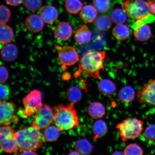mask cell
Masks as SVG:
<instances>
[{"mask_svg": "<svg viewBox=\"0 0 155 155\" xmlns=\"http://www.w3.org/2000/svg\"><path fill=\"white\" fill-rule=\"evenodd\" d=\"M104 51H90L83 54L79 64L77 76L81 73L85 76L99 79L100 72L104 69V61L105 57Z\"/></svg>", "mask_w": 155, "mask_h": 155, "instance_id": "obj_1", "label": "cell"}, {"mask_svg": "<svg viewBox=\"0 0 155 155\" xmlns=\"http://www.w3.org/2000/svg\"><path fill=\"white\" fill-rule=\"evenodd\" d=\"M73 104L67 105L59 104L52 108L54 121L60 131L76 129L80 125Z\"/></svg>", "mask_w": 155, "mask_h": 155, "instance_id": "obj_2", "label": "cell"}, {"mask_svg": "<svg viewBox=\"0 0 155 155\" xmlns=\"http://www.w3.org/2000/svg\"><path fill=\"white\" fill-rule=\"evenodd\" d=\"M19 150L36 151L44 142L43 134L33 127H25L15 133Z\"/></svg>", "mask_w": 155, "mask_h": 155, "instance_id": "obj_3", "label": "cell"}, {"mask_svg": "<svg viewBox=\"0 0 155 155\" xmlns=\"http://www.w3.org/2000/svg\"><path fill=\"white\" fill-rule=\"evenodd\" d=\"M144 122L136 118H127L116 127L121 140L124 142L140 137L143 130Z\"/></svg>", "mask_w": 155, "mask_h": 155, "instance_id": "obj_4", "label": "cell"}, {"mask_svg": "<svg viewBox=\"0 0 155 155\" xmlns=\"http://www.w3.org/2000/svg\"><path fill=\"white\" fill-rule=\"evenodd\" d=\"M152 1L145 0H126L122 5V8L130 18L134 22L153 14Z\"/></svg>", "mask_w": 155, "mask_h": 155, "instance_id": "obj_5", "label": "cell"}, {"mask_svg": "<svg viewBox=\"0 0 155 155\" xmlns=\"http://www.w3.org/2000/svg\"><path fill=\"white\" fill-rule=\"evenodd\" d=\"M0 145L5 152L18 154L19 149L15 137L14 130L8 126L1 127L0 129Z\"/></svg>", "mask_w": 155, "mask_h": 155, "instance_id": "obj_6", "label": "cell"}, {"mask_svg": "<svg viewBox=\"0 0 155 155\" xmlns=\"http://www.w3.org/2000/svg\"><path fill=\"white\" fill-rule=\"evenodd\" d=\"M42 94L38 90L30 92L23 99L24 111L27 117L33 115L39 110L42 106Z\"/></svg>", "mask_w": 155, "mask_h": 155, "instance_id": "obj_7", "label": "cell"}, {"mask_svg": "<svg viewBox=\"0 0 155 155\" xmlns=\"http://www.w3.org/2000/svg\"><path fill=\"white\" fill-rule=\"evenodd\" d=\"M53 121V109L45 104L36 113L32 121V126L38 130L45 129Z\"/></svg>", "mask_w": 155, "mask_h": 155, "instance_id": "obj_8", "label": "cell"}, {"mask_svg": "<svg viewBox=\"0 0 155 155\" xmlns=\"http://www.w3.org/2000/svg\"><path fill=\"white\" fill-rule=\"evenodd\" d=\"M15 104L12 102L1 101L0 104V124L5 126H8L11 123L15 124L18 121L15 115Z\"/></svg>", "mask_w": 155, "mask_h": 155, "instance_id": "obj_9", "label": "cell"}, {"mask_svg": "<svg viewBox=\"0 0 155 155\" xmlns=\"http://www.w3.org/2000/svg\"><path fill=\"white\" fill-rule=\"evenodd\" d=\"M137 96L140 103L155 106V80L149 81L137 92Z\"/></svg>", "mask_w": 155, "mask_h": 155, "instance_id": "obj_10", "label": "cell"}, {"mask_svg": "<svg viewBox=\"0 0 155 155\" xmlns=\"http://www.w3.org/2000/svg\"><path fill=\"white\" fill-rule=\"evenodd\" d=\"M58 58L63 67L73 65L79 61V58L76 49L71 46H63L58 53Z\"/></svg>", "mask_w": 155, "mask_h": 155, "instance_id": "obj_11", "label": "cell"}, {"mask_svg": "<svg viewBox=\"0 0 155 155\" xmlns=\"http://www.w3.org/2000/svg\"><path fill=\"white\" fill-rule=\"evenodd\" d=\"M54 33L57 40L61 41H66L72 36L73 28L68 23L61 22L55 27Z\"/></svg>", "mask_w": 155, "mask_h": 155, "instance_id": "obj_12", "label": "cell"}, {"mask_svg": "<svg viewBox=\"0 0 155 155\" xmlns=\"http://www.w3.org/2000/svg\"><path fill=\"white\" fill-rule=\"evenodd\" d=\"M25 26L29 32L37 33L43 29L44 22L40 15L32 14L29 15L25 21Z\"/></svg>", "mask_w": 155, "mask_h": 155, "instance_id": "obj_13", "label": "cell"}, {"mask_svg": "<svg viewBox=\"0 0 155 155\" xmlns=\"http://www.w3.org/2000/svg\"><path fill=\"white\" fill-rule=\"evenodd\" d=\"M40 15L44 23L51 24L58 19L59 13L57 9L53 6L46 5L41 9Z\"/></svg>", "mask_w": 155, "mask_h": 155, "instance_id": "obj_14", "label": "cell"}, {"mask_svg": "<svg viewBox=\"0 0 155 155\" xmlns=\"http://www.w3.org/2000/svg\"><path fill=\"white\" fill-rule=\"evenodd\" d=\"M74 37L77 44L79 45H83L90 41L92 33L86 25L82 24L75 30Z\"/></svg>", "mask_w": 155, "mask_h": 155, "instance_id": "obj_15", "label": "cell"}, {"mask_svg": "<svg viewBox=\"0 0 155 155\" xmlns=\"http://www.w3.org/2000/svg\"><path fill=\"white\" fill-rule=\"evenodd\" d=\"M18 55L17 46L13 44H8L3 46L1 50V56L3 61L11 62L15 61Z\"/></svg>", "mask_w": 155, "mask_h": 155, "instance_id": "obj_16", "label": "cell"}, {"mask_svg": "<svg viewBox=\"0 0 155 155\" xmlns=\"http://www.w3.org/2000/svg\"><path fill=\"white\" fill-rule=\"evenodd\" d=\"M89 115L93 119H101L105 115L106 109L102 104L99 102H94L90 104L88 108Z\"/></svg>", "mask_w": 155, "mask_h": 155, "instance_id": "obj_17", "label": "cell"}, {"mask_svg": "<svg viewBox=\"0 0 155 155\" xmlns=\"http://www.w3.org/2000/svg\"><path fill=\"white\" fill-rule=\"evenodd\" d=\"M118 97L120 101L123 103L130 104L133 101L135 98V91L132 87L125 86L119 91Z\"/></svg>", "mask_w": 155, "mask_h": 155, "instance_id": "obj_18", "label": "cell"}, {"mask_svg": "<svg viewBox=\"0 0 155 155\" xmlns=\"http://www.w3.org/2000/svg\"><path fill=\"white\" fill-rule=\"evenodd\" d=\"M98 89L101 94L107 97L112 96L115 94L116 90L115 84L108 79L100 81L98 85Z\"/></svg>", "mask_w": 155, "mask_h": 155, "instance_id": "obj_19", "label": "cell"}, {"mask_svg": "<svg viewBox=\"0 0 155 155\" xmlns=\"http://www.w3.org/2000/svg\"><path fill=\"white\" fill-rule=\"evenodd\" d=\"M112 34L116 40L119 41H124L128 38L130 35V30L127 25L118 24L114 27Z\"/></svg>", "mask_w": 155, "mask_h": 155, "instance_id": "obj_20", "label": "cell"}, {"mask_svg": "<svg viewBox=\"0 0 155 155\" xmlns=\"http://www.w3.org/2000/svg\"><path fill=\"white\" fill-rule=\"evenodd\" d=\"M97 11L94 6L86 5L83 7L80 12L81 19L85 22L91 23L97 18Z\"/></svg>", "mask_w": 155, "mask_h": 155, "instance_id": "obj_21", "label": "cell"}, {"mask_svg": "<svg viewBox=\"0 0 155 155\" xmlns=\"http://www.w3.org/2000/svg\"><path fill=\"white\" fill-rule=\"evenodd\" d=\"M14 37V33L11 27L5 24L0 26V42L2 44L10 43Z\"/></svg>", "mask_w": 155, "mask_h": 155, "instance_id": "obj_22", "label": "cell"}, {"mask_svg": "<svg viewBox=\"0 0 155 155\" xmlns=\"http://www.w3.org/2000/svg\"><path fill=\"white\" fill-rule=\"evenodd\" d=\"M151 30L148 25H142L135 29L134 32L135 38L137 40L143 41L148 40L150 38Z\"/></svg>", "mask_w": 155, "mask_h": 155, "instance_id": "obj_23", "label": "cell"}, {"mask_svg": "<svg viewBox=\"0 0 155 155\" xmlns=\"http://www.w3.org/2000/svg\"><path fill=\"white\" fill-rule=\"evenodd\" d=\"M92 129L94 139L104 137L106 135L108 131L105 122L101 120L95 122L93 125Z\"/></svg>", "mask_w": 155, "mask_h": 155, "instance_id": "obj_24", "label": "cell"}, {"mask_svg": "<svg viewBox=\"0 0 155 155\" xmlns=\"http://www.w3.org/2000/svg\"><path fill=\"white\" fill-rule=\"evenodd\" d=\"M74 148L81 155H88L92 152L93 147L91 144L86 139H79L75 142Z\"/></svg>", "mask_w": 155, "mask_h": 155, "instance_id": "obj_25", "label": "cell"}, {"mask_svg": "<svg viewBox=\"0 0 155 155\" xmlns=\"http://www.w3.org/2000/svg\"><path fill=\"white\" fill-rule=\"evenodd\" d=\"M94 25L98 30L104 31L111 28L112 20L111 18L107 15H100L94 20Z\"/></svg>", "mask_w": 155, "mask_h": 155, "instance_id": "obj_26", "label": "cell"}, {"mask_svg": "<svg viewBox=\"0 0 155 155\" xmlns=\"http://www.w3.org/2000/svg\"><path fill=\"white\" fill-rule=\"evenodd\" d=\"M59 130L56 126L49 125L46 127L43 134L44 142L57 141L59 138Z\"/></svg>", "mask_w": 155, "mask_h": 155, "instance_id": "obj_27", "label": "cell"}, {"mask_svg": "<svg viewBox=\"0 0 155 155\" xmlns=\"http://www.w3.org/2000/svg\"><path fill=\"white\" fill-rule=\"evenodd\" d=\"M65 7L68 13L75 15L80 12L83 4L81 0H65Z\"/></svg>", "mask_w": 155, "mask_h": 155, "instance_id": "obj_28", "label": "cell"}, {"mask_svg": "<svg viewBox=\"0 0 155 155\" xmlns=\"http://www.w3.org/2000/svg\"><path fill=\"white\" fill-rule=\"evenodd\" d=\"M66 97L68 101L74 103L80 101L82 97V93L78 87L72 86L68 89Z\"/></svg>", "mask_w": 155, "mask_h": 155, "instance_id": "obj_29", "label": "cell"}, {"mask_svg": "<svg viewBox=\"0 0 155 155\" xmlns=\"http://www.w3.org/2000/svg\"><path fill=\"white\" fill-rule=\"evenodd\" d=\"M127 16L123 8H117L112 12L111 18L114 24L117 25L123 24L127 21Z\"/></svg>", "mask_w": 155, "mask_h": 155, "instance_id": "obj_30", "label": "cell"}, {"mask_svg": "<svg viewBox=\"0 0 155 155\" xmlns=\"http://www.w3.org/2000/svg\"><path fill=\"white\" fill-rule=\"evenodd\" d=\"M93 6L101 13L106 12L111 6L110 0H93Z\"/></svg>", "mask_w": 155, "mask_h": 155, "instance_id": "obj_31", "label": "cell"}, {"mask_svg": "<svg viewBox=\"0 0 155 155\" xmlns=\"http://www.w3.org/2000/svg\"><path fill=\"white\" fill-rule=\"evenodd\" d=\"M123 153L124 155H141L143 154V151L138 145L131 144L126 147Z\"/></svg>", "mask_w": 155, "mask_h": 155, "instance_id": "obj_32", "label": "cell"}, {"mask_svg": "<svg viewBox=\"0 0 155 155\" xmlns=\"http://www.w3.org/2000/svg\"><path fill=\"white\" fill-rule=\"evenodd\" d=\"M23 5L28 10L32 12L37 11L42 5V0H24Z\"/></svg>", "mask_w": 155, "mask_h": 155, "instance_id": "obj_33", "label": "cell"}, {"mask_svg": "<svg viewBox=\"0 0 155 155\" xmlns=\"http://www.w3.org/2000/svg\"><path fill=\"white\" fill-rule=\"evenodd\" d=\"M11 17L10 10L4 5L0 6V23L5 24L8 22Z\"/></svg>", "mask_w": 155, "mask_h": 155, "instance_id": "obj_34", "label": "cell"}, {"mask_svg": "<svg viewBox=\"0 0 155 155\" xmlns=\"http://www.w3.org/2000/svg\"><path fill=\"white\" fill-rule=\"evenodd\" d=\"M155 20V15L152 14L135 21L131 28L134 30L142 25L153 22Z\"/></svg>", "mask_w": 155, "mask_h": 155, "instance_id": "obj_35", "label": "cell"}, {"mask_svg": "<svg viewBox=\"0 0 155 155\" xmlns=\"http://www.w3.org/2000/svg\"><path fill=\"white\" fill-rule=\"evenodd\" d=\"M144 135L147 140L155 142V124L147 127L145 130Z\"/></svg>", "mask_w": 155, "mask_h": 155, "instance_id": "obj_36", "label": "cell"}, {"mask_svg": "<svg viewBox=\"0 0 155 155\" xmlns=\"http://www.w3.org/2000/svg\"><path fill=\"white\" fill-rule=\"evenodd\" d=\"M8 71L4 66H1L0 67V83L3 84L6 81L8 78Z\"/></svg>", "mask_w": 155, "mask_h": 155, "instance_id": "obj_37", "label": "cell"}, {"mask_svg": "<svg viewBox=\"0 0 155 155\" xmlns=\"http://www.w3.org/2000/svg\"><path fill=\"white\" fill-rule=\"evenodd\" d=\"M10 91L9 87L7 85L1 84L0 86V98L1 100H4L8 97Z\"/></svg>", "mask_w": 155, "mask_h": 155, "instance_id": "obj_38", "label": "cell"}, {"mask_svg": "<svg viewBox=\"0 0 155 155\" xmlns=\"http://www.w3.org/2000/svg\"><path fill=\"white\" fill-rule=\"evenodd\" d=\"M7 4L12 6H16L23 2L24 0H5Z\"/></svg>", "mask_w": 155, "mask_h": 155, "instance_id": "obj_39", "label": "cell"}, {"mask_svg": "<svg viewBox=\"0 0 155 155\" xmlns=\"http://www.w3.org/2000/svg\"><path fill=\"white\" fill-rule=\"evenodd\" d=\"M19 155H37L35 151L31 150H25L19 153Z\"/></svg>", "mask_w": 155, "mask_h": 155, "instance_id": "obj_40", "label": "cell"}, {"mask_svg": "<svg viewBox=\"0 0 155 155\" xmlns=\"http://www.w3.org/2000/svg\"><path fill=\"white\" fill-rule=\"evenodd\" d=\"M18 115L21 116V117H22L23 118H28V117H27V116L26 115V114H25L24 109H22V108H20L19 110L18 111Z\"/></svg>", "mask_w": 155, "mask_h": 155, "instance_id": "obj_41", "label": "cell"}, {"mask_svg": "<svg viewBox=\"0 0 155 155\" xmlns=\"http://www.w3.org/2000/svg\"><path fill=\"white\" fill-rule=\"evenodd\" d=\"M71 75L70 74H64L63 75V77H62L63 79L64 80H67V79H69L71 78Z\"/></svg>", "mask_w": 155, "mask_h": 155, "instance_id": "obj_42", "label": "cell"}, {"mask_svg": "<svg viewBox=\"0 0 155 155\" xmlns=\"http://www.w3.org/2000/svg\"><path fill=\"white\" fill-rule=\"evenodd\" d=\"M152 11L153 14L155 15V2H153L152 4Z\"/></svg>", "mask_w": 155, "mask_h": 155, "instance_id": "obj_43", "label": "cell"}, {"mask_svg": "<svg viewBox=\"0 0 155 155\" xmlns=\"http://www.w3.org/2000/svg\"><path fill=\"white\" fill-rule=\"evenodd\" d=\"M69 155H81V154L78 151L75 150H71Z\"/></svg>", "mask_w": 155, "mask_h": 155, "instance_id": "obj_44", "label": "cell"}, {"mask_svg": "<svg viewBox=\"0 0 155 155\" xmlns=\"http://www.w3.org/2000/svg\"><path fill=\"white\" fill-rule=\"evenodd\" d=\"M113 155H116V154H124L123 152L122 153V152H119V151H117V152H115L114 153Z\"/></svg>", "mask_w": 155, "mask_h": 155, "instance_id": "obj_45", "label": "cell"}]
</instances>
